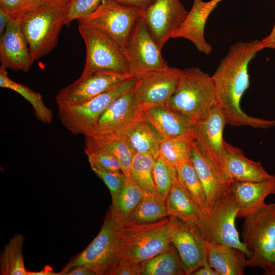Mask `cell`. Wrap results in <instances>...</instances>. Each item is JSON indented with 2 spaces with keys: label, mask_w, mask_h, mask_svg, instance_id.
<instances>
[{
  "label": "cell",
  "mask_w": 275,
  "mask_h": 275,
  "mask_svg": "<svg viewBox=\"0 0 275 275\" xmlns=\"http://www.w3.org/2000/svg\"><path fill=\"white\" fill-rule=\"evenodd\" d=\"M166 204L169 216L198 228L204 214L179 179L177 174L166 198Z\"/></svg>",
  "instance_id": "obj_25"
},
{
  "label": "cell",
  "mask_w": 275,
  "mask_h": 275,
  "mask_svg": "<svg viewBox=\"0 0 275 275\" xmlns=\"http://www.w3.org/2000/svg\"><path fill=\"white\" fill-rule=\"evenodd\" d=\"M65 275H96L90 268L84 266H77L69 270Z\"/></svg>",
  "instance_id": "obj_43"
},
{
  "label": "cell",
  "mask_w": 275,
  "mask_h": 275,
  "mask_svg": "<svg viewBox=\"0 0 275 275\" xmlns=\"http://www.w3.org/2000/svg\"><path fill=\"white\" fill-rule=\"evenodd\" d=\"M74 1L39 0L11 16L19 24L33 62L56 47Z\"/></svg>",
  "instance_id": "obj_2"
},
{
  "label": "cell",
  "mask_w": 275,
  "mask_h": 275,
  "mask_svg": "<svg viewBox=\"0 0 275 275\" xmlns=\"http://www.w3.org/2000/svg\"><path fill=\"white\" fill-rule=\"evenodd\" d=\"M123 136L135 153L150 155L155 159L159 155V146L163 139L146 119Z\"/></svg>",
  "instance_id": "obj_27"
},
{
  "label": "cell",
  "mask_w": 275,
  "mask_h": 275,
  "mask_svg": "<svg viewBox=\"0 0 275 275\" xmlns=\"http://www.w3.org/2000/svg\"><path fill=\"white\" fill-rule=\"evenodd\" d=\"M177 176V170L160 154L155 159L153 177L158 195L166 199Z\"/></svg>",
  "instance_id": "obj_36"
},
{
  "label": "cell",
  "mask_w": 275,
  "mask_h": 275,
  "mask_svg": "<svg viewBox=\"0 0 275 275\" xmlns=\"http://www.w3.org/2000/svg\"><path fill=\"white\" fill-rule=\"evenodd\" d=\"M143 9L122 5L114 0H102L91 13L77 19L79 24L100 30L124 48Z\"/></svg>",
  "instance_id": "obj_11"
},
{
  "label": "cell",
  "mask_w": 275,
  "mask_h": 275,
  "mask_svg": "<svg viewBox=\"0 0 275 275\" xmlns=\"http://www.w3.org/2000/svg\"><path fill=\"white\" fill-rule=\"evenodd\" d=\"M119 228L109 209L96 237L82 252L72 258L58 275H65L69 270L77 266H86L96 275H111L121 257L117 235Z\"/></svg>",
  "instance_id": "obj_7"
},
{
  "label": "cell",
  "mask_w": 275,
  "mask_h": 275,
  "mask_svg": "<svg viewBox=\"0 0 275 275\" xmlns=\"http://www.w3.org/2000/svg\"><path fill=\"white\" fill-rule=\"evenodd\" d=\"M118 3L125 6L144 9L154 0H114Z\"/></svg>",
  "instance_id": "obj_42"
},
{
  "label": "cell",
  "mask_w": 275,
  "mask_h": 275,
  "mask_svg": "<svg viewBox=\"0 0 275 275\" xmlns=\"http://www.w3.org/2000/svg\"><path fill=\"white\" fill-rule=\"evenodd\" d=\"M146 119L163 140L187 138L195 140L197 123L164 106L145 111Z\"/></svg>",
  "instance_id": "obj_20"
},
{
  "label": "cell",
  "mask_w": 275,
  "mask_h": 275,
  "mask_svg": "<svg viewBox=\"0 0 275 275\" xmlns=\"http://www.w3.org/2000/svg\"><path fill=\"white\" fill-rule=\"evenodd\" d=\"M108 188L112 200L115 199L122 190L126 178L122 171L112 172L99 170H93Z\"/></svg>",
  "instance_id": "obj_38"
},
{
  "label": "cell",
  "mask_w": 275,
  "mask_h": 275,
  "mask_svg": "<svg viewBox=\"0 0 275 275\" xmlns=\"http://www.w3.org/2000/svg\"><path fill=\"white\" fill-rule=\"evenodd\" d=\"M225 157L222 169L232 180L261 181L275 177L269 174L260 162L246 157L241 150L224 140Z\"/></svg>",
  "instance_id": "obj_21"
},
{
  "label": "cell",
  "mask_w": 275,
  "mask_h": 275,
  "mask_svg": "<svg viewBox=\"0 0 275 275\" xmlns=\"http://www.w3.org/2000/svg\"><path fill=\"white\" fill-rule=\"evenodd\" d=\"M6 68L0 66V87L13 90L20 95L32 105L36 118L40 122L51 123L53 113L45 104L42 95L30 88L11 79L8 75Z\"/></svg>",
  "instance_id": "obj_28"
},
{
  "label": "cell",
  "mask_w": 275,
  "mask_h": 275,
  "mask_svg": "<svg viewBox=\"0 0 275 275\" xmlns=\"http://www.w3.org/2000/svg\"><path fill=\"white\" fill-rule=\"evenodd\" d=\"M241 250L225 244L207 242L209 265L219 275H243L249 260Z\"/></svg>",
  "instance_id": "obj_24"
},
{
  "label": "cell",
  "mask_w": 275,
  "mask_h": 275,
  "mask_svg": "<svg viewBox=\"0 0 275 275\" xmlns=\"http://www.w3.org/2000/svg\"><path fill=\"white\" fill-rule=\"evenodd\" d=\"M176 170L179 179L203 214L208 213L210 207L203 187L192 162L183 163L176 167Z\"/></svg>",
  "instance_id": "obj_33"
},
{
  "label": "cell",
  "mask_w": 275,
  "mask_h": 275,
  "mask_svg": "<svg viewBox=\"0 0 275 275\" xmlns=\"http://www.w3.org/2000/svg\"><path fill=\"white\" fill-rule=\"evenodd\" d=\"M191 274L194 275H219V274L209 265L202 266L195 270Z\"/></svg>",
  "instance_id": "obj_46"
},
{
  "label": "cell",
  "mask_w": 275,
  "mask_h": 275,
  "mask_svg": "<svg viewBox=\"0 0 275 275\" xmlns=\"http://www.w3.org/2000/svg\"><path fill=\"white\" fill-rule=\"evenodd\" d=\"M0 61L6 69L24 72L34 63L19 24L12 18L0 37Z\"/></svg>",
  "instance_id": "obj_19"
},
{
  "label": "cell",
  "mask_w": 275,
  "mask_h": 275,
  "mask_svg": "<svg viewBox=\"0 0 275 275\" xmlns=\"http://www.w3.org/2000/svg\"><path fill=\"white\" fill-rule=\"evenodd\" d=\"M24 239L17 234L5 245L0 255V274L28 275L22 253Z\"/></svg>",
  "instance_id": "obj_30"
},
{
  "label": "cell",
  "mask_w": 275,
  "mask_h": 275,
  "mask_svg": "<svg viewBox=\"0 0 275 275\" xmlns=\"http://www.w3.org/2000/svg\"><path fill=\"white\" fill-rule=\"evenodd\" d=\"M98 149L103 150L113 155L119 161L125 175L129 176L135 152L123 136L101 144L89 152Z\"/></svg>",
  "instance_id": "obj_35"
},
{
  "label": "cell",
  "mask_w": 275,
  "mask_h": 275,
  "mask_svg": "<svg viewBox=\"0 0 275 275\" xmlns=\"http://www.w3.org/2000/svg\"><path fill=\"white\" fill-rule=\"evenodd\" d=\"M155 159L150 155L135 153L132 161L129 177L145 194L157 193L153 177Z\"/></svg>",
  "instance_id": "obj_32"
},
{
  "label": "cell",
  "mask_w": 275,
  "mask_h": 275,
  "mask_svg": "<svg viewBox=\"0 0 275 275\" xmlns=\"http://www.w3.org/2000/svg\"><path fill=\"white\" fill-rule=\"evenodd\" d=\"M131 75L109 71H97L80 76L62 89L56 96L58 105L72 104L89 100L103 93Z\"/></svg>",
  "instance_id": "obj_15"
},
{
  "label": "cell",
  "mask_w": 275,
  "mask_h": 275,
  "mask_svg": "<svg viewBox=\"0 0 275 275\" xmlns=\"http://www.w3.org/2000/svg\"><path fill=\"white\" fill-rule=\"evenodd\" d=\"M161 49L141 17L124 47L130 75L139 78L168 67Z\"/></svg>",
  "instance_id": "obj_12"
},
{
  "label": "cell",
  "mask_w": 275,
  "mask_h": 275,
  "mask_svg": "<svg viewBox=\"0 0 275 275\" xmlns=\"http://www.w3.org/2000/svg\"><path fill=\"white\" fill-rule=\"evenodd\" d=\"M141 270L140 263L121 256L113 268L111 275H140Z\"/></svg>",
  "instance_id": "obj_40"
},
{
  "label": "cell",
  "mask_w": 275,
  "mask_h": 275,
  "mask_svg": "<svg viewBox=\"0 0 275 275\" xmlns=\"http://www.w3.org/2000/svg\"><path fill=\"white\" fill-rule=\"evenodd\" d=\"M180 0H154L143 9L142 19L162 48L188 14Z\"/></svg>",
  "instance_id": "obj_16"
},
{
  "label": "cell",
  "mask_w": 275,
  "mask_h": 275,
  "mask_svg": "<svg viewBox=\"0 0 275 275\" xmlns=\"http://www.w3.org/2000/svg\"><path fill=\"white\" fill-rule=\"evenodd\" d=\"M239 211L233 195L230 192L210 206L198 227L207 242H216L238 248L249 259L252 253L240 241L235 221Z\"/></svg>",
  "instance_id": "obj_10"
},
{
  "label": "cell",
  "mask_w": 275,
  "mask_h": 275,
  "mask_svg": "<svg viewBox=\"0 0 275 275\" xmlns=\"http://www.w3.org/2000/svg\"><path fill=\"white\" fill-rule=\"evenodd\" d=\"M136 80V77H131L85 102L58 105V115L61 123L74 134L86 135L114 100L133 89Z\"/></svg>",
  "instance_id": "obj_8"
},
{
  "label": "cell",
  "mask_w": 275,
  "mask_h": 275,
  "mask_svg": "<svg viewBox=\"0 0 275 275\" xmlns=\"http://www.w3.org/2000/svg\"><path fill=\"white\" fill-rule=\"evenodd\" d=\"M262 40L265 48L275 49V23L270 33Z\"/></svg>",
  "instance_id": "obj_45"
},
{
  "label": "cell",
  "mask_w": 275,
  "mask_h": 275,
  "mask_svg": "<svg viewBox=\"0 0 275 275\" xmlns=\"http://www.w3.org/2000/svg\"><path fill=\"white\" fill-rule=\"evenodd\" d=\"M191 162L203 187L209 207L230 193L232 180L227 176L219 166L204 153L195 140L193 143Z\"/></svg>",
  "instance_id": "obj_17"
},
{
  "label": "cell",
  "mask_w": 275,
  "mask_h": 275,
  "mask_svg": "<svg viewBox=\"0 0 275 275\" xmlns=\"http://www.w3.org/2000/svg\"><path fill=\"white\" fill-rule=\"evenodd\" d=\"M11 19L9 13L0 8V36L5 32Z\"/></svg>",
  "instance_id": "obj_44"
},
{
  "label": "cell",
  "mask_w": 275,
  "mask_h": 275,
  "mask_svg": "<svg viewBox=\"0 0 275 275\" xmlns=\"http://www.w3.org/2000/svg\"><path fill=\"white\" fill-rule=\"evenodd\" d=\"M86 154L92 170L122 171L117 159L113 155L103 150H96Z\"/></svg>",
  "instance_id": "obj_37"
},
{
  "label": "cell",
  "mask_w": 275,
  "mask_h": 275,
  "mask_svg": "<svg viewBox=\"0 0 275 275\" xmlns=\"http://www.w3.org/2000/svg\"><path fill=\"white\" fill-rule=\"evenodd\" d=\"M194 141L187 138L163 140L159 146V154L176 168L183 163L191 161Z\"/></svg>",
  "instance_id": "obj_34"
},
{
  "label": "cell",
  "mask_w": 275,
  "mask_h": 275,
  "mask_svg": "<svg viewBox=\"0 0 275 275\" xmlns=\"http://www.w3.org/2000/svg\"><path fill=\"white\" fill-rule=\"evenodd\" d=\"M39 1V0H25V2H24V4H23V6H22V7L21 8L20 10L23 9L24 8L27 7L28 6L31 5V4L35 2H36V1ZM20 10H19V11H20Z\"/></svg>",
  "instance_id": "obj_49"
},
{
  "label": "cell",
  "mask_w": 275,
  "mask_h": 275,
  "mask_svg": "<svg viewBox=\"0 0 275 275\" xmlns=\"http://www.w3.org/2000/svg\"><path fill=\"white\" fill-rule=\"evenodd\" d=\"M171 217V240L179 256L185 274L209 265L207 242L195 226Z\"/></svg>",
  "instance_id": "obj_13"
},
{
  "label": "cell",
  "mask_w": 275,
  "mask_h": 275,
  "mask_svg": "<svg viewBox=\"0 0 275 275\" xmlns=\"http://www.w3.org/2000/svg\"><path fill=\"white\" fill-rule=\"evenodd\" d=\"M230 191L239 208L237 217H244L264 205L269 195H275V177L256 182L232 180Z\"/></svg>",
  "instance_id": "obj_23"
},
{
  "label": "cell",
  "mask_w": 275,
  "mask_h": 275,
  "mask_svg": "<svg viewBox=\"0 0 275 275\" xmlns=\"http://www.w3.org/2000/svg\"><path fill=\"white\" fill-rule=\"evenodd\" d=\"M140 265L141 275L185 274L178 253L172 244L167 250Z\"/></svg>",
  "instance_id": "obj_29"
},
{
  "label": "cell",
  "mask_w": 275,
  "mask_h": 275,
  "mask_svg": "<svg viewBox=\"0 0 275 275\" xmlns=\"http://www.w3.org/2000/svg\"><path fill=\"white\" fill-rule=\"evenodd\" d=\"M222 1V0H210V1H208L209 4L212 11Z\"/></svg>",
  "instance_id": "obj_48"
},
{
  "label": "cell",
  "mask_w": 275,
  "mask_h": 275,
  "mask_svg": "<svg viewBox=\"0 0 275 275\" xmlns=\"http://www.w3.org/2000/svg\"><path fill=\"white\" fill-rule=\"evenodd\" d=\"M216 104L211 76L193 67L182 70L178 87L164 106L197 123Z\"/></svg>",
  "instance_id": "obj_4"
},
{
  "label": "cell",
  "mask_w": 275,
  "mask_h": 275,
  "mask_svg": "<svg viewBox=\"0 0 275 275\" xmlns=\"http://www.w3.org/2000/svg\"><path fill=\"white\" fill-rule=\"evenodd\" d=\"M264 48L262 40L235 43L211 76L217 104L230 126L264 129L275 126V120L250 116L240 107L241 98L250 86L249 64Z\"/></svg>",
  "instance_id": "obj_1"
},
{
  "label": "cell",
  "mask_w": 275,
  "mask_h": 275,
  "mask_svg": "<svg viewBox=\"0 0 275 275\" xmlns=\"http://www.w3.org/2000/svg\"><path fill=\"white\" fill-rule=\"evenodd\" d=\"M168 216L166 199L157 193L145 194L140 206L128 224L150 223Z\"/></svg>",
  "instance_id": "obj_31"
},
{
  "label": "cell",
  "mask_w": 275,
  "mask_h": 275,
  "mask_svg": "<svg viewBox=\"0 0 275 275\" xmlns=\"http://www.w3.org/2000/svg\"><path fill=\"white\" fill-rule=\"evenodd\" d=\"M182 72L169 66L137 78L133 88L135 100L144 111L164 106L177 90Z\"/></svg>",
  "instance_id": "obj_14"
},
{
  "label": "cell",
  "mask_w": 275,
  "mask_h": 275,
  "mask_svg": "<svg viewBox=\"0 0 275 275\" xmlns=\"http://www.w3.org/2000/svg\"><path fill=\"white\" fill-rule=\"evenodd\" d=\"M145 119V111L135 100L132 89L114 100L85 135L86 154L101 144L122 137Z\"/></svg>",
  "instance_id": "obj_5"
},
{
  "label": "cell",
  "mask_w": 275,
  "mask_h": 275,
  "mask_svg": "<svg viewBox=\"0 0 275 275\" xmlns=\"http://www.w3.org/2000/svg\"><path fill=\"white\" fill-rule=\"evenodd\" d=\"M28 275H58L53 271L52 268L48 265H45L43 269L38 271H29Z\"/></svg>",
  "instance_id": "obj_47"
},
{
  "label": "cell",
  "mask_w": 275,
  "mask_h": 275,
  "mask_svg": "<svg viewBox=\"0 0 275 275\" xmlns=\"http://www.w3.org/2000/svg\"><path fill=\"white\" fill-rule=\"evenodd\" d=\"M25 0H0V8L13 16L22 7Z\"/></svg>",
  "instance_id": "obj_41"
},
{
  "label": "cell",
  "mask_w": 275,
  "mask_h": 275,
  "mask_svg": "<svg viewBox=\"0 0 275 275\" xmlns=\"http://www.w3.org/2000/svg\"><path fill=\"white\" fill-rule=\"evenodd\" d=\"M243 218L242 242L252 253L249 266L275 275V203L265 204Z\"/></svg>",
  "instance_id": "obj_3"
},
{
  "label": "cell",
  "mask_w": 275,
  "mask_h": 275,
  "mask_svg": "<svg viewBox=\"0 0 275 275\" xmlns=\"http://www.w3.org/2000/svg\"><path fill=\"white\" fill-rule=\"evenodd\" d=\"M121 256L141 263L169 249L171 217L146 224H128L117 232Z\"/></svg>",
  "instance_id": "obj_6"
},
{
  "label": "cell",
  "mask_w": 275,
  "mask_h": 275,
  "mask_svg": "<svg viewBox=\"0 0 275 275\" xmlns=\"http://www.w3.org/2000/svg\"><path fill=\"white\" fill-rule=\"evenodd\" d=\"M78 28L86 49V60L81 75L97 71L131 75L124 48L116 40L96 28L79 24Z\"/></svg>",
  "instance_id": "obj_9"
},
{
  "label": "cell",
  "mask_w": 275,
  "mask_h": 275,
  "mask_svg": "<svg viewBox=\"0 0 275 275\" xmlns=\"http://www.w3.org/2000/svg\"><path fill=\"white\" fill-rule=\"evenodd\" d=\"M102 0H74L69 7L66 25L73 20L87 15L99 6Z\"/></svg>",
  "instance_id": "obj_39"
},
{
  "label": "cell",
  "mask_w": 275,
  "mask_h": 275,
  "mask_svg": "<svg viewBox=\"0 0 275 275\" xmlns=\"http://www.w3.org/2000/svg\"><path fill=\"white\" fill-rule=\"evenodd\" d=\"M142 189L126 176L120 193L112 200L110 210L120 228L128 224L144 196Z\"/></svg>",
  "instance_id": "obj_26"
},
{
  "label": "cell",
  "mask_w": 275,
  "mask_h": 275,
  "mask_svg": "<svg viewBox=\"0 0 275 275\" xmlns=\"http://www.w3.org/2000/svg\"><path fill=\"white\" fill-rule=\"evenodd\" d=\"M212 12L208 2L193 0L191 9L172 38L187 39L199 51L209 54L212 48L205 39L204 31L207 20Z\"/></svg>",
  "instance_id": "obj_22"
},
{
  "label": "cell",
  "mask_w": 275,
  "mask_h": 275,
  "mask_svg": "<svg viewBox=\"0 0 275 275\" xmlns=\"http://www.w3.org/2000/svg\"><path fill=\"white\" fill-rule=\"evenodd\" d=\"M226 124L223 111L216 104L197 123L195 139L204 153L222 168L225 157L223 135Z\"/></svg>",
  "instance_id": "obj_18"
}]
</instances>
